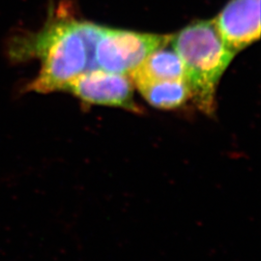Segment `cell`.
<instances>
[{
  "instance_id": "obj_5",
  "label": "cell",
  "mask_w": 261,
  "mask_h": 261,
  "mask_svg": "<svg viewBox=\"0 0 261 261\" xmlns=\"http://www.w3.org/2000/svg\"><path fill=\"white\" fill-rule=\"evenodd\" d=\"M225 46L235 54L260 36V0H230L213 20Z\"/></svg>"
},
{
  "instance_id": "obj_6",
  "label": "cell",
  "mask_w": 261,
  "mask_h": 261,
  "mask_svg": "<svg viewBox=\"0 0 261 261\" xmlns=\"http://www.w3.org/2000/svg\"><path fill=\"white\" fill-rule=\"evenodd\" d=\"M129 75L134 85L140 88L158 82L185 80V70L177 53L169 42L168 45L151 53Z\"/></svg>"
},
{
  "instance_id": "obj_2",
  "label": "cell",
  "mask_w": 261,
  "mask_h": 261,
  "mask_svg": "<svg viewBox=\"0 0 261 261\" xmlns=\"http://www.w3.org/2000/svg\"><path fill=\"white\" fill-rule=\"evenodd\" d=\"M170 45L180 57L191 100L203 113L213 115L216 90L235 53L225 46L213 20H200L171 36Z\"/></svg>"
},
{
  "instance_id": "obj_3",
  "label": "cell",
  "mask_w": 261,
  "mask_h": 261,
  "mask_svg": "<svg viewBox=\"0 0 261 261\" xmlns=\"http://www.w3.org/2000/svg\"><path fill=\"white\" fill-rule=\"evenodd\" d=\"M170 40L169 35L102 27L95 47V64L98 69L129 75L151 53Z\"/></svg>"
},
{
  "instance_id": "obj_1",
  "label": "cell",
  "mask_w": 261,
  "mask_h": 261,
  "mask_svg": "<svg viewBox=\"0 0 261 261\" xmlns=\"http://www.w3.org/2000/svg\"><path fill=\"white\" fill-rule=\"evenodd\" d=\"M7 56L14 63L32 59L41 62L40 71L25 91L47 94L66 90L77 75L98 69L84 40L81 20L60 5L49 13L36 32H19L10 38Z\"/></svg>"
},
{
  "instance_id": "obj_4",
  "label": "cell",
  "mask_w": 261,
  "mask_h": 261,
  "mask_svg": "<svg viewBox=\"0 0 261 261\" xmlns=\"http://www.w3.org/2000/svg\"><path fill=\"white\" fill-rule=\"evenodd\" d=\"M134 86L130 75L93 69L77 75L66 91L85 103L111 106L140 113L134 98Z\"/></svg>"
},
{
  "instance_id": "obj_7",
  "label": "cell",
  "mask_w": 261,
  "mask_h": 261,
  "mask_svg": "<svg viewBox=\"0 0 261 261\" xmlns=\"http://www.w3.org/2000/svg\"><path fill=\"white\" fill-rule=\"evenodd\" d=\"M146 102L161 110H175L191 99L185 80L164 81L138 88Z\"/></svg>"
}]
</instances>
